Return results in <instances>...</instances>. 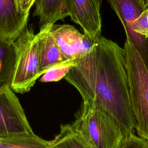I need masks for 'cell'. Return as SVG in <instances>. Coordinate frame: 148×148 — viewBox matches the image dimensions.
<instances>
[{
  "label": "cell",
  "mask_w": 148,
  "mask_h": 148,
  "mask_svg": "<svg viewBox=\"0 0 148 148\" xmlns=\"http://www.w3.org/2000/svg\"><path fill=\"white\" fill-rule=\"evenodd\" d=\"M65 79L79 92L83 103L107 111L125 137L133 133L132 112L124 50L102 35L92 50L77 60Z\"/></svg>",
  "instance_id": "cell-1"
},
{
  "label": "cell",
  "mask_w": 148,
  "mask_h": 148,
  "mask_svg": "<svg viewBox=\"0 0 148 148\" xmlns=\"http://www.w3.org/2000/svg\"><path fill=\"white\" fill-rule=\"evenodd\" d=\"M91 148H120L125 138L120 126L105 110L83 103L73 123Z\"/></svg>",
  "instance_id": "cell-2"
},
{
  "label": "cell",
  "mask_w": 148,
  "mask_h": 148,
  "mask_svg": "<svg viewBox=\"0 0 148 148\" xmlns=\"http://www.w3.org/2000/svg\"><path fill=\"white\" fill-rule=\"evenodd\" d=\"M124 50L128 77L130 96L139 137L148 141V69L139 53L126 39Z\"/></svg>",
  "instance_id": "cell-3"
},
{
  "label": "cell",
  "mask_w": 148,
  "mask_h": 148,
  "mask_svg": "<svg viewBox=\"0 0 148 148\" xmlns=\"http://www.w3.org/2000/svg\"><path fill=\"white\" fill-rule=\"evenodd\" d=\"M39 40V32L35 34L27 28L16 40L17 57L10 87L17 93L29 91L41 76Z\"/></svg>",
  "instance_id": "cell-4"
},
{
  "label": "cell",
  "mask_w": 148,
  "mask_h": 148,
  "mask_svg": "<svg viewBox=\"0 0 148 148\" xmlns=\"http://www.w3.org/2000/svg\"><path fill=\"white\" fill-rule=\"evenodd\" d=\"M34 133L20 101L10 87L0 89V137Z\"/></svg>",
  "instance_id": "cell-5"
},
{
  "label": "cell",
  "mask_w": 148,
  "mask_h": 148,
  "mask_svg": "<svg viewBox=\"0 0 148 148\" xmlns=\"http://www.w3.org/2000/svg\"><path fill=\"white\" fill-rule=\"evenodd\" d=\"M50 32L68 61H76L86 55L95 46L98 36L92 38L82 34L69 24H53Z\"/></svg>",
  "instance_id": "cell-6"
},
{
  "label": "cell",
  "mask_w": 148,
  "mask_h": 148,
  "mask_svg": "<svg viewBox=\"0 0 148 148\" xmlns=\"http://www.w3.org/2000/svg\"><path fill=\"white\" fill-rule=\"evenodd\" d=\"M68 16L83 29L84 34L96 38L101 35V17L92 0H65Z\"/></svg>",
  "instance_id": "cell-7"
},
{
  "label": "cell",
  "mask_w": 148,
  "mask_h": 148,
  "mask_svg": "<svg viewBox=\"0 0 148 148\" xmlns=\"http://www.w3.org/2000/svg\"><path fill=\"white\" fill-rule=\"evenodd\" d=\"M28 16L19 11L14 0H0V36L16 41L26 28Z\"/></svg>",
  "instance_id": "cell-8"
},
{
  "label": "cell",
  "mask_w": 148,
  "mask_h": 148,
  "mask_svg": "<svg viewBox=\"0 0 148 148\" xmlns=\"http://www.w3.org/2000/svg\"><path fill=\"white\" fill-rule=\"evenodd\" d=\"M51 26L40 28L39 31L40 76L54 66L68 61L62 54L50 32Z\"/></svg>",
  "instance_id": "cell-9"
},
{
  "label": "cell",
  "mask_w": 148,
  "mask_h": 148,
  "mask_svg": "<svg viewBox=\"0 0 148 148\" xmlns=\"http://www.w3.org/2000/svg\"><path fill=\"white\" fill-rule=\"evenodd\" d=\"M34 15L39 18L40 28L51 26L68 16L65 0H36Z\"/></svg>",
  "instance_id": "cell-10"
},
{
  "label": "cell",
  "mask_w": 148,
  "mask_h": 148,
  "mask_svg": "<svg viewBox=\"0 0 148 148\" xmlns=\"http://www.w3.org/2000/svg\"><path fill=\"white\" fill-rule=\"evenodd\" d=\"M16 57V41L0 36V89L10 86Z\"/></svg>",
  "instance_id": "cell-11"
},
{
  "label": "cell",
  "mask_w": 148,
  "mask_h": 148,
  "mask_svg": "<svg viewBox=\"0 0 148 148\" xmlns=\"http://www.w3.org/2000/svg\"><path fill=\"white\" fill-rule=\"evenodd\" d=\"M49 148H91L73 123L61 125L59 133L50 140Z\"/></svg>",
  "instance_id": "cell-12"
},
{
  "label": "cell",
  "mask_w": 148,
  "mask_h": 148,
  "mask_svg": "<svg viewBox=\"0 0 148 148\" xmlns=\"http://www.w3.org/2000/svg\"><path fill=\"white\" fill-rule=\"evenodd\" d=\"M50 141L35 133L6 138L0 137V148H49Z\"/></svg>",
  "instance_id": "cell-13"
},
{
  "label": "cell",
  "mask_w": 148,
  "mask_h": 148,
  "mask_svg": "<svg viewBox=\"0 0 148 148\" xmlns=\"http://www.w3.org/2000/svg\"><path fill=\"white\" fill-rule=\"evenodd\" d=\"M77 64L76 61H66L54 66L43 73L40 79V82H58L65 77L69 71Z\"/></svg>",
  "instance_id": "cell-14"
},
{
  "label": "cell",
  "mask_w": 148,
  "mask_h": 148,
  "mask_svg": "<svg viewBox=\"0 0 148 148\" xmlns=\"http://www.w3.org/2000/svg\"><path fill=\"white\" fill-rule=\"evenodd\" d=\"M120 148H148V141L131 133L124 138Z\"/></svg>",
  "instance_id": "cell-15"
},
{
  "label": "cell",
  "mask_w": 148,
  "mask_h": 148,
  "mask_svg": "<svg viewBox=\"0 0 148 148\" xmlns=\"http://www.w3.org/2000/svg\"><path fill=\"white\" fill-rule=\"evenodd\" d=\"M19 11L23 13H29V10L36 0H14Z\"/></svg>",
  "instance_id": "cell-16"
},
{
  "label": "cell",
  "mask_w": 148,
  "mask_h": 148,
  "mask_svg": "<svg viewBox=\"0 0 148 148\" xmlns=\"http://www.w3.org/2000/svg\"><path fill=\"white\" fill-rule=\"evenodd\" d=\"M93 2H94L95 6H97V8H98V10H100L101 9V6L102 2V0H92Z\"/></svg>",
  "instance_id": "cell-17"
}]
</instances>
